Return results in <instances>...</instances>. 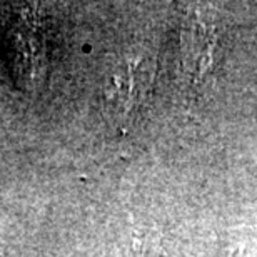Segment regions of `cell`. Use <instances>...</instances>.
<instances>
[{
    "instance_id": "1",
    "label": "cell",
    "mask_w": 257,
    "mask_h": 257,
    "mask_svg": "<svg viewBox=\"0 0 257 257\" xmlns=\"http://www.w3.org/2000/svg\"><path fill=\"white\" fill-rule=\"evenodd\" d=\"M109 257H164V255L162 250L152 240L134 235V237L122 240L119 245H115Z\"/></svg>"
}]
</instances>
